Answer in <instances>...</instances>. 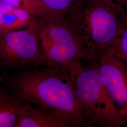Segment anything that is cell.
Listing matches in <instances>:
<instances>
[{
  "label": "cell",
  "mask_w": 127,
  "mask_h": 127,
  "mask_svg": "<svg viewBox=\"0 0 127 127\" xmlns=\"http://www.w3.org/2000/svg\"><path fill=\"white\" fill-rule=\"evenodd\" d=\"M8 85L12 92L63 118L71 127H90L67 69L46 65L40 69L24 71L14 75Z\"/></svg>",
  "instance_id": "cell-1"
},
{
  "label": "cell",
  "mask_w": 127,
  "mask_h": 127,
  "mask_svg": "<svg viewBox=\"0 0 127 127\" xmlns=\"http://www.w3.org/2000/svg\"><path fill=\"white\" fill-rule=\"evenodd\" d=\"M70 16L80 37L84 59L89 61L110 49L121 35L127 10L105 0H82Z\"/></svg>",
  "instance_id": "cell-2"
},
{
  "label": "cell",
  "mask_w": 127,
  "mask_h": 127,
  "mask_svg": "<svg viewBox=\"0 0 127 127\" xmlns=\"http://www.w3.org/2000/svg\"><path fill=\"white\" fill-rule=\"evenodd\" d=\"M82 113L90 127H120L127 123L109 95L94 65L88 62L68 70Z\"/></svg>",
  "instance_id": "cell-3"
},
{
  "label": "cell",
  "mask_w": 127,
  "mask_h": 127,
  "mask_svg": "<svg viewBox=\"0 0 127 127\" xmlns=\"http://www.w3.org/2000/svg\"><path fill=\"white\" fill-rule=\"evenodd\" d=\"M95 67L101 81L127 123V65L109 49L87 61Z\"/></svg>",
  "instance_id": "cell-4"
},
{
  "label": "cell",
  "mask_w": 127,
  "mask_h": 127,
  "mask_svg": "<svg viewBox=\"0 0 127 127\" xmlns=\"http://www.w3.org/2000/svg\"><path fill=\"white\" fill-rule=\"evenodd\" d=\"M41 53L38 38L32 29L0 32V67L36 64Z\"/></svg>",
  "instance_id": "cell-5"
},
{
  "label": "cell",
  "mask_w": 127,
  "mask_h": 127,
  "mask_svg": "<svg viewBox=\"0 0 127 127\" xmlns=\"http://www.w3.org/2000/svg\"><path fill=\"white\" fill-rule=\"evenodd\" d=\"M15 127H71L59 115L41 107H32L27 102L20 113Z\"/></svg>",
  "instance_id": "cell-6"
},
{
  "label": "cell",
  "mask_w": 127,
  "mask_h": 127,
  "mask_svg": "<svg viewBox=\"0 0 127 127\" xmlns=\"http://www.w3.org/2000/svg\"><path fill=\"white\" fill-rule=\"evenodd\" d=\"M42 49L52 44H66L81 42L77 30L69 16L68 20L41 28L39 31Z\"/></svg>",
  "instance_id": "cell-7"
},
{
  "label": "cell",
  "mask_w": 127,
  "mask_h": 127,
  "mask_svg": "<svg viewBox=\"0 0 127 127\" xmlns=\"http://www.w3.org/2000/svg\"><path fill=\"white\" fill-rule=\"evenodd\" d=\"M27 102L11 91L0 89V127H15L21 109Z\"/></svg>",
  "instance_id": "cell-8"
},
{
  "label": "cell",
  "mask_w": 127,
  "mask_h": 127,
  "mask_svg": "<svg viewBox=\"0 0 127 127\" xmlns=\"http://www.w3.org/2000/svg\"><path fill=\"white\" fill-rule=\"evenodd\" d=\"M30 14L24 9L0 1V32L30 25L32 23Z\"/></svg>",
  "instance_id": "cell-9"
},
{
  "label": "cell",
  "mask_w": 127,
  "mask_h": 127,
  "mask_svg": "<svg viewBox=\"0 0 127 127\" xmlns=\"http://www.w3.org/2000/svg\"><path fill=\"white\" fill-rule=\"evenodd\" d=\"M0 1L36 15L48 13L50 11L41 0H0Z\"/></svg>",
  "instance_id": "cell-10"
},
{
  "label": "cell",
  "mask_w": 127,
  "mask_h": 127,
  "mask_svg": "<svg viewBox=\"0 0 127 127\" xmlns=\"http://www.w3.org/2000/svg\"><path fill=\"white\" fill-rule=\"evenodd\" d=\"M110 49L127 65V20L122 34L114 42Z\"/></svg>",
  "instance_id": "cell-11"
},
{
  "label": "cell",
  "mask_w": 127,
  "mask_h": 127,
  "mask_svg": "<svg viewBox=\"0 0 127 127\" xmlns=\"http://www.w3.org/2000/svg\"><path fill=\"white\" fill-rule=\"evenodd\" d=\"M50 10H65L70 9L73 11L82 0H41Z\"/></svg>",
  "instance_id": "cell-12"
},
{
  "label": "cell",
  "mask_w": 127,
  "mask_h": 127,
  "mask_svg": "<svg viewBox=\"0 0 127 127\" xmlns=\"http://www.w3.org/2000/svg\"><path fill=\"white\" fill-rule=\"evenodd\" d=\"M122 7L127 10V0H105Z\"/></svg>",
  "instance_id": "cell-13"
}]
</instances>
